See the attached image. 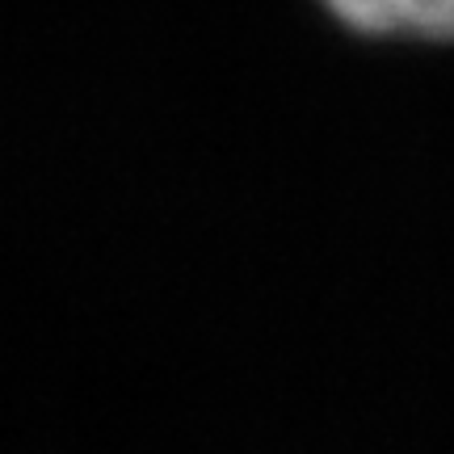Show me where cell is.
I'll return each instance as SVG.
<instances>
[{"label":"cell","instance_id":"cell-1","mask_svg":"<svg viewBox=\"0 0 454 454\" xmlns=\"http://www.w3.org/2000/svg\"><path fill=\"white\" fill-rule=\"evenodd\" d=\"M345 34L366 43L450 47L454 0H316Z\"/></svg>","mask_w":454,"mask_h":454}]
</instances>
